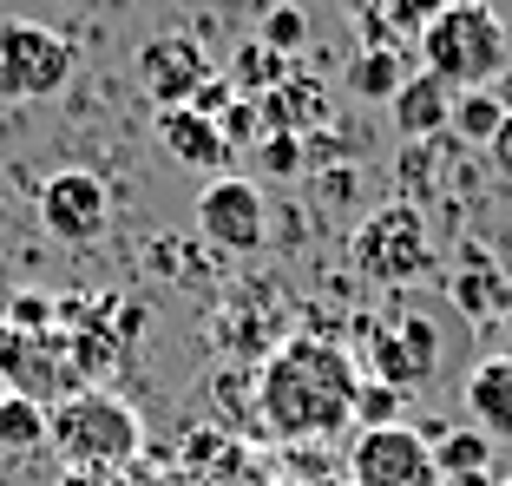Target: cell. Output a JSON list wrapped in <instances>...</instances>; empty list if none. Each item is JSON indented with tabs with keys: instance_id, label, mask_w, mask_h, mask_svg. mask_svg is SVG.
<instances>
[{
	"instance_id": "cell-22",
	"label": "cell",
	"mask_w": 512,
	"mask_h": 486,
	"mask_svg": "<svg viewBox=\"0 0 512 486\" xmlns=\"http://www.w3.org/2000/svg\"><path fill=\"white\" fill-rule=\"evenodd\" d=\"M256 40L263 46H276V53H296L302 40H309V14H302L296 0H270V7H263V33H256Z\"/></svg>"
},
{
	"instance_id": "cell-15",
	"label": "cell",
	"mask_w": 512,
	"mask_h": 486,
	"mask_svg": "<svg viewBox=\"0 0 512 486\" xmlns=\"http://www.w3.org/2000/svg\"><path fill=\"white\" fill-rule=\"evenodd\" d=\"M158 145H165L171 165H184V171H211V165L230 158L217 119H204L197 106H165V112H158Z\"/></svg>"
},
{
	"instance_id": "cell-5",
	"label": "cell",
	"mask_w": 512,
	"mask_h": 486,
	"mask_svg": "<svg viewBox=\"0 0 512 486\" xmlns=\"http://www.w3.org/2000/svg\"><path fill=\"white\" fill-rule=\"evenodd\" d=\"M73 79V40L40 20H0V99L33 106Z\"/></svg>"
},
{
	"instance_id": "cell-17",
	"label": "cell",
	"mask_w": 512,
	"mask_h": 486,
	"mask_svg": "<svg viewBox=\"0 0 512 486\" xmlns=\"http://www.w3.org/2000/svg\"><path fill=\"white\" fill-rule=\"evenodd\" d=\"M421 434H427V447H434V473H440V480H453V473H493V441H486L480 427L427 421Z\"/></svg>"
},
{
	"instance_id": "cell-18",
	"label": "cell",
	"mask_w": 512,
	"mask_h": 486,
	"mask_svg": "<svg viewBox=\"0 0 512 486\" xmlns=\"http://www.w3.org/2000/svg\"><path fill=\"white\" fill-rule=\"evenodd\" d=\"M407 73H414V66H407V46H362L342 79H348L355 99H394Z\"/></svg>"
},
{
	"instance_id": "cell-19",
	"label": "cell",
	"mask_w": 512,
	"mask_h": 486,
	"mask_svg": "<svg viewBox=\"0 0 512 486\" xmlns=\"http://www.w3.org/2000/svg\"><path fill=\"white\" fill-rule=\"evenodd\" d=\"M0 454H7V460L46 454V408H40V401H27V395L0 401Z\"/></svg>"
},
{
	"instance_id": "cell-7",
	"label": "cell",
	"mask_w": 512,
	"mask_h": 486,
	"mask_svg": "<svg viewBox=\"0 0 512 486\" xmlns=\"http://www.w3.org/2000/svg\"><path fill=\"white\" fill-rule=\"evenodd\" d=\"M355 368H362V381H388V388H421L427 375H434L440 362V335L427 316H407V322H368L362 316V342H355Z\"/></svg>"
},
{
	"instance_id": "cell-30",
	"label": "cell",
	"mask_w": 512,
	"mask_h": 486,
	"mask_svg": "<svg viewBox=\"0 0 512 486\" xmlns=\"http://www.w3.org/2000/svg\"><path fill=\"white\" fill-rule=\"evenodd\" d=\"M499 342H506V349H499V355H512V309H506V316H499Z\"/></svg>"
},
{
	"instance_id": "cell-3",
	"label": "cell",
	"mask_w": 512,
	"mask_h": 486,
	"mask_svg": "<svg viewBox=\"0 0 512 486\" xmlns=\"http://www.w3.org/2000/svg\"><path fill=\"white\" fill-rule=\"evenodd\" d=\"M46 447L60 454L66 473H119L138 460L145 427H138V414L119 395L79 388V395H66L60 408L46 414Z\"/></svg>"
},
{
	"instance_id": "cell-16",
	"label": "cell",
	"mask_w": 512,
	"mask_h": 486,
	"mask_svg": "<svg viewBox=\"0 0 512 486\" xmlns=\"http://www.w3.org/2000/svg\"><path fill=\"white\" fill-rule=\"evenodd\" d=\"M447 0H355V27L368 46H407L434 27V14Z\"/></svg>"
},
{
	"instance_id": "cell-27",
	"label": "cell",
	"mask_w": 512,
	"mask_h": 486,
	"mask_svg": "<svg viewBox=\"0 0 512 486\" xmlns=\"http://www.w3.org/2000/svg\"><path fill=\"white\" fill-rule=\"evenodd\" d=\"M66 486H119V473H66Z\"/></svg>"
},
{
	"instance_id": "cell-21",
	"label": "cell",
	"mask_w": 512,
	"mask_h": 486,
	"mask_svg": "<svg viewBox=\"0 0 512 486\" xmlns=\"http://www.w3.org/2000/svg\"><path fill=\"white\" fill-rule=\"evenodd\" d=\"M499 119H506V99H499L493 86H480V92H453V119H447V132H453V138H467V145H493Z\"/></svg>"
},
{
	"instance_id": "cell-11",
	"label": "cell",
	"mask_w": 512,
	"mask_h": 486,
	"mask_svg": "<svg viewBox=\"0 0 512 486\" xmlns=\"http://www.w3.org/2000/svg\"><path fill=\"white\" fill-rule=\"evenodd\" d=\"M138 73H145V92L165 106H197V92L211 86V53L191 40V33H158L138 53Z\"/></svg>"
},
{
	"instance_id": "cell-12",
	"label": "cell",
	"mask_w": 512,
	"mask_h": 486,
	"mask_svg": "<svg viewBox=\"0 0 512 486\" xmlns=\"http://www.w3.org/2000/svg\"><path fill=\"white\" fill-rule=\"evenodd\" d=\"M460 401L486 441H512V355H480L460 381Z\"/></svg>"
},
{
	"instance_id": "cell-24",
	"label": "cell",
	"mask_w": 512,
	"mask_h": 486,
	"mask_svg": "<svg viewBox=\"0 0 512 486\" xmlns=\"http://www.w3.org/2000/svg\"><path fill=\"white\" fill-rule=\"evenodd\" d=\"M256 158H263V171H270V178H296V171H302V138L296 132H263Z\"/></svg>"
},
{
	"instance_id": "cell-28",
	"label": "cell",
	"mask_w": 512,
	"mask_h": 486,
	"mask_svg": "<svg viewBox=\"0 0 512 486\" xmlns=\"http://www.w3.org/2000/svg\"><path fill=\"white\" fill-rule=\"evenodd\" d=\"M440 486H499L493 473H453V480H440Z\"/></svg>"
},
{
	"instance_id": "cell-25",
	"label": "cell",
	"mask_w": 512,
	"mask_h": 486,
	"mask_svg": "<svg viewBox=\"0 0 512 486\" xmlns=\"http://www.w3.org/2000/svg\"><path fill=\"white\" fill-rule=\"evenodd\" d=\"M7 322L27 329V335H40V329H53V303H46V296H20V303L7 309Z\"/></svg>"
},
{
	"instance_id": "cell-1",
	"label": "cell",
	"mask_w": 512,
	"mask_h": 486,
	"mask_svg": "<svg viewBox=\"0 0 512 486\" xmlns=\"http://www.w3.org/2000/svg\"><path fill=\"white\" fill-rule=\"evenodd\" d=\"M355 395L362 368L329 335H289L250 375L256 427L276 441H335L342 427H355Z\"/></svg>"
},
{
	"instance_id": "cell-6",
	"label": "cell",
	"mask_w": 512,
	"mask_h": 486,
	"mask_svg": "<svg viewBox=\"0 0 512 486\" xmlns=\"http://www.w3.org/2000/svg\"><path fill=\"white\" fill-rule=\"evenodd\" d=\"M0 375H7L14 395L40 401V408H46V401L60 408L66 395L86 388V381H79V355H73L66 335H53V329L27 335V329H14V322H0Z\"/></svg>"
},
{
	"instance_id": "cell-13",
	"label": "cell",
	"mask_w": 512,
	"mask_h": 486,
	"mask_svg": "<svg viewBox=\"0 0 512 486\" xmlns=\"http://www.w3.org/2000/svg\"><path fill=\"white\" fill-rule=\"evenodd\" d=\"M447 296H453V309H460V316L499 322L512 309V276L493 263V250H480V243H473L467 257H460V270L447 276Z\"/></svg>"
},
{
	"instance_id": "cell-4",
	"label": "cell",
	"mask_w": 512,
	"mask_h": 486,
	"mask_svg": "<svg viewBox=\"0 0 512 486\" xmlns=\"http://www.w3.org/2000/svg\"><path fill=\"white\" fill-rule=\"evenodd\" d=\"M348 263H355V276H368V283H381V289L421 283V276L434 270L427 217L414 211V204H381V211H368L362 224H355V237H348Z\"/></svg>"
},
{
	"instance_id": "cell-26",
	"label": "cell",
	"mask_w": 512,
	"mask_h": 486,
	"mask_svg": "<svg viewBox=\"0 0 512 486\" xmlns=\"http://www.w3.org/2000/svg\"><path fill=\"white\" fill-rule=\"evenodd\" d=\"M486 152H493V171L512 184V106H506V119H499V132H493V145H486Z\"/></svg>"
},
{
	"instance_id": "cell-33",
	"label": "cell",
	"mask_w": 512,
	"mask_h": 486,
	"mask_svg": "<svg viewBox=\"0 0 512 486\" xmlns=\"http://www.w3.org/2000/svg\"><path fill=\"white\" fill-rule=\"evenodd\" d=\"M499 486H512V473H506V480H499Z\"/></svg>"
},
{
	"instance_id": "cell-32",
	"label": "cell",
	"mask_w": 512,
	"mask_h": 486,
	"mask_svg": "<svg viewBox=\"0 0 512 486\" xmlns=\"http://www.w3.org/2000/svg\"><path fill=\"white\" fill-rule=\"evenodd\" d=\"M7 395H14V388H7V375H0V401H7Z\"/></svg>"
},
{
	"instance_id": "cell-9",
	"label": "cell",
	"mask_w": 512,
	"mask_h": 486,
	"mask_svg": "<svg viewBox=\"0 0 512 486\" xmlns=\"http://www.w3.org/2000/svg\"><path fill=\"white\" fill-rule=\"evenodd\" d=\"M348 480L355 486H440L434 447L421 427H362L348 441Z\"/></svg>"
},
{
	"instance_id": "cell-8",
	"label": "cell",
	"mask_w": 512,
	"mask_h": 486,
	"mask_svg": "<svg viewBox=\"0 0 512 486\" xmlns=\"http://www.w3.org/2000/svg\"><path fill=\"white\" fill-rule=\"evenodd\" d=\"M40 224L53 243H73V250H86V243H99L112 230V191L99 171L86 165H66L53 171V178L40 184Z\"/></svg>"
},
{
	"instance_id": "cell-14",
	"label": "cell",
	"mask_w": 512,
	"mask_h": 486,
	"mask_svg": "<svg viewBox=\"0 0 512 486\" xmlns=\"http://www.w3.org/2000/svg\"><path fill=\"white\" fill-rule=\"evenodd\" d=\"M388 112H394V132H401L407 145H427V138H440L447 119H453V86H440V79L421 66V73L401 79V92L388 99Z\"/></svg>"
},
{
	"instance_id": "cell-31",
	"label": "cell",
	"mask_w": 512,
	"mask_h": 486,
	"mask_svg": "<svg viewBox=\"0 0 512 486\" xmlns=\"http://www.w3.org/2000/svg\"><path fill=\"white\" fill-rule=\"evenodd\" d=\"M316 486H355V480H348V473H342V480H316Z\"/></svg>"
},
{
	"instance_id": "cell-29",
	"label": "cell",
	"mask_w": 512,
	"mask_h": 486,
	"mask_svg": "<svg viewBox=\"0 0 512 486\" xmlns=\"http://www.w3.org/2000/svg\"><path fill=\"white\" fill-rule=\"evenodd\" d=\"M217 486H270V480H256V473H230V480H217Z\"/></svg>"
},
{
	"instance_id": "cell-23",
	"label": "cell",
	"mask_w": 512,
	"mask_h": 486,
	"mask_svg": "<svg viewBox=\"0 0 512 486\" xmlns=\"http://www.w3.org/2000/svg\"><path fill=\"white\" fill-rule=\"evenodd\" d=\"M401 388L388 381H362V395H355V427H401Z\"/></svg>"
},
{
	"instance_id": "cell-10",
	"label": "cell",
	"mask_w": 512,
	"mask_h": 486,
	"mask_svg": "<svg viewBox=\"0 0 512 486\" xmlns=\"http://www.w3.org/2000/svg\"><path fill=\"white\" fill-rule=\"evenodd\" d=\"M197 230L224 257H256L270 243V204L250 178H211L197 191Z\"/></svg>"
},
{
	"instance_id": "cell-2",
	"label": "cell",
	"mask_w": 512,
	"mask_h": 486,
	"mask_svg": "<svg viewBox=\"0 0 512 486\" xmlns=\"http://www.w3.org/2000/svg\"><path fill=\"white\" fill-rule=\"evenodd\" d=\"M421 66L453 92H480L512 66V33L486 0H447L421 33Z\"/></svg>"
},
{
	"instance_id": "cell-20",
	"label": "cell",
	"mask_w": 512,
	"mask_h": 486,
	"mask_svg": "<svg viewBox=\"0 0 512 486\" xmlns=\"http://www.w3.org/2000/svg\"><path fill=\"white\" fill-rule=\"evenodd\" d=\"M289 79V60L276 53V46H263V40H250V46H237V66H230V92H243L256 106V92L270 99L276 86Z\"/></svg>"
}]
</instances>
